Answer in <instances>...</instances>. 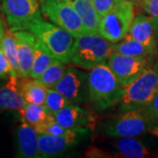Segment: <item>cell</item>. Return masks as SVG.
<instances>
[{
    "label": "cell",
    "mask_w": 158,
    "mask_h": 158,
    "mask_svg": "<svg viewBox=\"0 0 158 158\" xmlns=\"http://www.w3.org/2000/svg\"><path fill=\"white\" fill-rule=\"evenodd\" d=\"M125 86L119 81L107 63H101L91 69L88 75V98L93 108L104 111L120 103Z\"/></svg>",
    "instance_id": "6da1fadb"
},
{
    "label": "cell",
    "mask_w": 158,
    "mask_h": 158,
    "mask_svg": "<svg viewBox=\"0 0 158 158\" xmlns=\"http://www.w3.org/2000/svg\"><path fill=\"white\" fill-rule=\"evenodd\" d=\"M113 42L99 34H85L75 38L70 62L79 68L91 69L97 65L106 63L113 51Z\"/></svg>",
    "instance_id": "7a4b0ae2"
},
{
    "label": "cell",
    "mask_w": 158,
    "mask_h": 158,
    "mask_svg": "<svg viewBox=\"0 0 158 158\" xmlns=\"http://www.w3.org/2000/svg\"><path fill=\"white\" fill-rule=\"evenodd\" d=\"M27 30L41 40L55 58L65 64L70 62L75 38L68 31L54 23L46 21L42 16L31 23Z\"/></svg>",
    "instance_id": "3957f363"
},
{
    "label": "cell",
    "mask_w": 158,
    "mask_h": 158,
    "mask_svg": "<svg viewBox=\"0 0 158 158\" xmlns=\"http://www.w3.org/2000/svg\"><path fill=\"white\" fill-rule=\"evenodd\" d=\"M158 92V68L148 67L129 85L125 86L120 111L142 109Z\"/></svg>",
    "instance_id": "277c9868"
},
{
    "label": "cell",
    "mask_w": 158,
    "mask_h": 158,
    "mask_svg": "<svg viewBox=\"0 0 158 158\" xmlns=\"http://www.w3.org/2000/svg\"><path fill=\"white\" fill-rule=\"evenodd\" d=\"M135 3L133 0H122L102 16L99 23V34L113 43H117L124 39L129 33L135 18Z\"/></svg>",
    "instance_id": "5b68a950"
},
{
    "label": "cell",
    "mask_w": 158,
    "mask_h": 158,
    "mask_svg": "<svg viewBox=\"0 0 158 158\" xmlns=\"http://www.w3.org/2000/svg\"><path fill=\"white\" fill-rule=\"evenodd\" d=\"M40 10L43 16L74 38L87 34L78 13L66 0H40Z\"/></svg>",
    "instance_id": "8992f818"
},
{
    "label": "cell",
    "mask_w": 158,
    "mask_h": 158,
    "mask_svg": "<svg viewBox=\"0 0 158 158\" xmlns=\"http://www.w3.org/2000/svg\"><path fill=\"white\" fill-rule=\"evenodd\" d=\"M103 126L105 135L110 137H137L152 127L141 109L123 111Z\"/></svg>",
    "instance_id": "52a82bcc"
},
{
    "label": "cell",
    "mask_w": 158,
    "mask_h": 158,
    "mask_svg": "<svg viewBox=\"0 0 158 158\" xmlns=\"http://www.w3.org/2000/svg\"><path fill=\"white\" fill-rule=\"evenodd\" d=\"M1 11L12 31L27 30L31 23L42 16L40 0H1Z\"/></svg>",
    "instance_id": "ba28073f"
},
{
    "label": "cell",
    "mask_w": 158,
    "mask_h": 158,
    "mask_svg": "<svg viewBox=\"0 0 158 158\" xmlns=\"http://www.w3.org/2000/svg\"><path fill=\"white\" fill-rule=\"evenodd\" d=\"M108 67L118 81L127 86L149 67L148 57L130 56L113 51L108 58Z\"/></svg>",
    "instance_id": "9c48e42d"
},
{
    "label": "cell",
    "mask_w": 158,
    "mask_h": 158,
    "mask_svg": "<svg viewBox=\"0 0 158 158\" xmlns=\"http://www.w3.org/2000/svg\"><path fill=\"white\" fill-rule=\"evenodd\" d=\"M70 104L83 102L88 95V76L73 67H68L62 78L55 87Z\"/></svg>",
    "instance_id": "30bf717a"
},
{
    "label": "cell",
    "mask_w": 158,
    "mask_h": 158,
    "mask_svg": "<svg viewBox=\"0 0 158 158\" xmlns=\"http://www.w3.org/2000/svg\"><path fill=\"white\" fill-rule=\"evenodd\" d=\"M88 129L71 130L67 135H50L38 133L39 150L40 158L56 157L61 156L69 148L75 146Z\"/></svg>",
    "instance_id": "8fae6325"
},
{
    "label": "cell",
    "mask_w": 158,
    "mask_h": 158,
    "mask_svg": "<svg viewBox=\"0 0 158 158\" xmlns=\"http://www.w3.org/2000/svg\"><path fill=\"white\" fill-rule=\"evenodd\" d=\"M17 40L19 56V78L27 77L30 75L34 61L35 43L37 37L27 30L14 31Z\"/></svg>",
    "instance_id": "7c38bea8"
},
{
    "label": "cell",
    "mask_w": 158,
    "mask_h": 158,
    "mask_svg": "<svg viewBox=\"0 0 158 158\" xmlns=\"http://www.w3.org/2000/svg\"><path fill=\"white\" fill-rule=\"evenodd\" d=\"M57 123L66 129H88L95 125V117L92 113L75 105H69L55 114Z\"/></svg>",
    "instance_id": "4fadbf2b"
},
{
    "label": "cell",
    "mask_w": 158,
    "mask_h": 158,
    "mask_svg": "<svg viewBox=\"0 0 158 158\" xmlns=\"http://www.w3.org/2000/svg\"><path fill=\"white\" fill-rule=\"evenodd\" d=\"M128 35L148 47L154 54L157 52L155 17L143 14L136 16L132 23Z\"/></svg>",
    "instance_id": "5bb4252c"
},
{
    "label": "cell",
    "mask_w": 158,
    "mask_h": 158,
    "mask_svg": "<svg viewBox=\"0 0 158 158\" xmlns=\"http://www.w3.org/2000/svg\"><path fill=\"white\" fill-rule=\"evenodd\" d=\"M17 156L22 158H40L38 132L21 118L16 131Z\"/></svg>",
    "instance_id": "9a60e30c"
},
{
    "label": "cell",
    "mask_w": 158,
    "mask_h": 158,
    "mask_svg": "<svg viewBox=\"0 0 158 158\" xmlns=\"http://www.w3.org/2000/svg\"><path fill=\"white\" fill-rule=\"evenodd\" d=\"M18 76H9L6 85L0 87V110L21 112L27 105L18 83Z\"/></svg>",
    "instance_id": "2e32d148"
},
{
    "label": "cell",
    "mask_w": 158,
    "mask_h": 158,
    "mask_svg": "<svg viewBox=\"0 0 158 158\" xmlns=\"http://www.w3.org/2000/svg\"><path fill=\"white\" fill-rule=\"evenodd\" d=\"M78 13L87 34H99L101 17L98 13L92 0H66Z\"/></svg>",
    "instance_id": "e0dca14e"
},
{
    "label": "cell",
    "mask_w": 158,
    "mask_h": 158,
    "mask_svg": "<svg viewBox=\"0 0 158 158\" xmlns=\"http://www.w3.org/2000/svg\"><path fill=\"white\" fill-rule=\"evenodd\" d=\"M48 89L38 79L24 77L19 85V90L27 103L44 105Z\"/></svg>",
    "instance_id": "ac0fdd59"
},
{
    "label": "cell",
    "mask_w": 158,
    "mask_h": 158,
    "mask_svg": "<svg viewBox=\"0 0 158 158\" xmlns=\"http://www.w3.org/2000/svg\"><path fill=\"white\" fill-rule=\"evenodd\" d=\"M116 149L121 157L144 158L149 156V151L136 137H119L116 141Z\"/></svg>",
    "instance_id": "d6986e66"
},
{
    "label": "cell",
    "mask_w": 158,
    "mask_h": 158,
    "mask_svg": "<svg viewBox=\"0 0 158 158\" xmlns=\"http://www.w3.org/2000/svg\"><path fill=\"white\" fill-rule=\"evenodd\" d=\"M20 114L23 119L35 129L55 118V115L48 111L45 105L32 103H27L26 106L20 112Z\"/></svg>",
    "instance_id": "ffe728a7"
},
{
    "label": "cell",
    "mask_w": 158,
    "mask_h": 158,
    "mask_svg": "<svg viewBox=\"0 0 158 158\" xmlns=\"http://www.w3.org/2000/svg\"><path fill=\"white\" fill-rule=\"evenodd\" d=\"M55 57L50 53V51L47 48L43 42L38 38L35 43V50H34V61L31 68L29 77L34 79H38L40 76L45 71V69L53 62Z\"/></svg>",
    "instance_id": "44dd1931"
},
{
    "label": "cell",
    "mask_w": 158,
    "mask_h": 158,
    "mask_svg": "<svg viewBox=\"0 0 158 158\" xmlns=\"http://www.w3.org/2000/svg\"><path fill=\"white\" fill-rule=\"evenodd\" d=\"M113 51L130 56L148 57L154 55V53L148 47L132 38L128 34L120 41L113 43Z\"/></svg>",
    "instance_id": "7402d4cb"
},
{
    "label": "cell",
    "mask_w": 158,
    "mask_h": 158,
    "mask_svg": "<svg viewBox=\"0 0 158 158\" xmlns=\"http://www.w3.org/2000/svg\"><path fill=\"white\" fill-rule=\"evenodd\" d=\"M2 49L10 62L12 69L11 76H18L19 73V56H18L17 40L14 31L8 28L5 31L2 39Z\"/></svg>",
    "instance_id": "603a6c76"
},
{
    "label": "cell",
    "mask_w": 158,
    "mask_h": 158,
    "mask_svg": "<svg viewBox=\"0 0 158 158\" xmlns=\"http://www.w3.org/2000/svg\"><path fill=\"white\" fill-rule=\"evenodd\" d=\"M62 61L55 58L50 65L38 78L40 82L47 88H54L62 78L66 71V67Z\"/></svg>",
    "instance_id": "cb8c5ba5"
},
{
    "label": "cell",
    "mask_w": 158,
    "mask_h": 158,
    "mask_svg": "<svg viewBox=\"0 0 158 158\" xmlns=\"http://www.w3.org/2000/svg\"><path fill=\"white\" fill-rule=\"evenodd\" d=\"M44 105L48 111L55 115L59 111L70 105V102L55 88H48Z\"/></svg>",
    "instance_id": "d4e9b609"
},
{
    "label": "cell",
    "mask_w": 158,
    "mask_h": 158,
    "mask_svg": "<svg viewBox=\"0 0 158 158\" xmlns=\"http://www.w3.org/2000/svg\"><path fill=\"white\" fill-rule=\"evenodd\" d=\"M71 130L74 129H66L62 127L59 123H57L56 118H54L46 122L45 124L40 126L36 129V131L38 133H43L50 135H63L69 134Z\"/></svg>",
    "instance_id": "484cf974"
},
{
    "label": "cell",
    "mask_w": 158,
    "mask_h": 158,
    "mask_svg": "<svg viewBox=\"0 0 158 158\" xmlns=\"http://www.w3.org/2000/svg\"><path fill=\"white\" fill-rule=\"evenodd\" d=\"M141 110L149 120L152 127L156 128L158 125V92L153 98L150 103Z\"/></svg>",
    "instance_id": "4316f807"
},
{
    "label": "cell",
    "mask_w": 158,
    "mask_h": 158,
    "mask_svg": "<svg viewBox=\"0 0 158 158\" xmlns=\"http://www.w3.org/2000/svg\"><path fill=\"white\" fill-rule=\"evenodd\" d=\"M121 1L122 0H92L93 5L100 17L111 11L114 6H117Z\"/></svg>",
    "instance_id": "83f0119b"
},
{
    "label": "cell",
    "mask_w": 158,
    "mask_h": 158,
    "mask_svg": "<svg viewBox=\"0 0 158 158\" xmlns=\"http://www.w3.org/2000/svg\"><path fill=\"white\" fill-rule=\"evenodd\" d=\"M12 69L10 62L6 58L2 48H0V77H5L6 76H11Z\"/></svg>",
    "instance_id": "f1b7e54d"
},
{
    "label": "cell",
    "mask_w": 158,
    "mask_h": 158,
    "mask_svg": "<svg viewBox=\"0 0 158 158\" xmlns=\"http://www.w3.org/2000/svg\"><path fill=\"white\" fill-rule=\"evenodd\" d=\"M140 6L148 15L158 17V0H145Z\"/></svg>",
    "instance_id": "f546056e"
},
{
    "label": "cell",
    "mask_w": 158,
    "mask_h": 158,
    "mask_svg": "<svg viewBox=\"0 0 158 158\" xmlns=\"http://www.w3.org/2000/svg\"><path fill=\"white\" fill-rule=\"evenodd\" d=\"M86 156L89 157H111V156H109L108 153L103 152L101 149L98 148H90L87 152Z\"/></svg>",
    "instance_id": "4dcf8cb0"
},
{
    "label": "cell",
    "mask_w": 158,
    "mask_h": 158,
    "mask_svg": "<svg viewBox=\"0 0 158 158\" xmlns=\"http://www.w3.org/2000/svg\"><path fill=\"white\" fill-rule=\"evenodd\" d=\"M5 31H6V29H5V25H4V22H3L2 18L0 16V35H3V34H5Z\"/></svg>",
    "instance_id": "1f68e13d"
},
{
    "label": "cell",
    "mask_w": 158,
    "mask_h": 158,
    "mask_svg": "<svg viewBox=\"0 0 158 158\" xmlns=\"http://www.w3.org/2000/svg\"><path fill=\"white\" fill-rule=\"evenodd\" d=\"M156 20V40H157V48H158V17H155Z\"/></svg>",
    "instance_id": "d6a6232c"
},
{
    "label": "cell",
    "mask_w": 158,
    "mask_h": 158,
    "mask_svg": "<svg viewBox=\"0 0 158 158\" xmlns=\"http://www.w3.org/2000/svg\"><path fill=\"white\" fill-rule=\"evenodd\" d=\"M133 1H135V3H138V4L140 5V4H141V3H142V2H144L145 0H133Z\"/></svg>",
    "instance_id": "836d02e7"
},
{
    "label": "cell",
    "mask_w": 158,
    "mask_h": 158,
    "mask_svg": "<svg viewBox=\"0 0 158 158\" xmlns=\"http://www.w3.org/2000/svg\"><path fill=\"white\" fill-rule=\"evenodd\" d=\"M3 36H4V34L0 35V48H2V39H3Z\"/></svg>",
    "instance_id": "e575fe53"
}]
</instances>
